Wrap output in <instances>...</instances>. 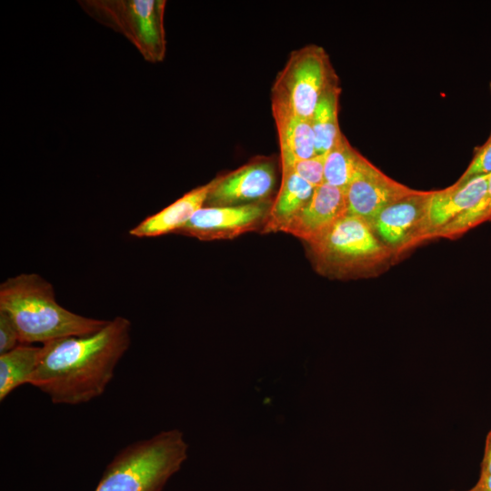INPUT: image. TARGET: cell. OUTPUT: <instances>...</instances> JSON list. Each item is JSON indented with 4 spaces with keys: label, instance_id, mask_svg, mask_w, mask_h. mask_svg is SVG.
Listing matches in <instances>:
<instances>
[{
    "label": "cell",
    "instance_id": "cell-13",
    "mask_svg": "<svg viewBox=\"0 0 491 491\" xmlns=\"http://www.w3.org/2000/svg\"><path fill=\"white\" fill-rule=\"evenodd\" d=\"M216 182V178L185 193L182 197L152 215L129 231L135 237H153L175 233L203 207Z\"/></svg>",
    "mask_w": 491,
    "mask_h": 491
},
{
    "label": "cell",
    "instance_id": "cell-5",
    "mask_svg": "<svg viewBox=\"0 0 491 491\" xmlns=\"http://www.w3.org/2000/svg\"><path fill=\"white\" fill-rule=\"evenodd\" d=\"M83 10L124 35L149 63L165 57V0H83Z\"/></svg>",
    "mask_w": 491,
    "mask_h": 491
},
{
    "label": "cell",
    "instance_id": "cell-1",
    "mask_svg": "<svg viewBox=\"0 0 491 491\" xmlns=\"http://www.w3.org/2000/svg\"><path fill=\"white\" fill-rule=\"evenodd\" d=\"M131 342V322L116 316L100 330L43 344L30 385L54 404L79 405L101 396Z\"/></svg>",
    "mask_w": 491,
    "mask_h": 491
},
{
    "label": "cell",
    "instance_id": "cell-23",
    "mask_svg": "<svg viewBox=\"0 0 491 491\" xmlns=\"http://www.w3.org/2000/svg\"><path fill=\"white\" fill-rule=\"evenodd\" d=\"M490 92H491V83H490Z\"/></svg>",
    "mask_w": 491,
    "mask_h": 491
},
{
    "label": "cell",
    "instance_id": "cell-4",
    "mask_svg": "<svg viewBox=\"0 0 491 491\" xmlns=\"http://www.w3.org/2000/svg\"><path fill=\"white\" fill-rule=\"evenodd\" d=\"M308 246L317 270L336 276L364 272L384 262L393 253L370 225L348 214Z\"/></svg>",
    "mask_w": 491,
    "mask_h": 491
},
{
    "label": "cell",
    "instance_id": "cell-17",
    "mask_svg": "<svg viewBox=\"0 0 491 491\" xmlns=\"http://www.w3.org/2000/svg\"><path fill=\"white\" fill-rule=\"evenodd\" d=\"M341 87H331L317 104L311 117L316 155H326L343 134L339 127L338 108Z\"/></svg>",
    "mask_w": 491,
    "mask_h": 491
},
{
    "label": "cell",
    "instance_id": "cell-9",
    "mask_svg": "<svg viewBox=\"0 0 491 491\" xmlns=\"http://www.w3.org/2000/svg\"><path fill=\"white\" fill-rule=\"evenodd\" d=\"M433 191L418 190L383 209L372 228L393 252H401L417 244Z\"/></svg>",
    "mask_w": 491,
    "mask_h": 491
},
{
    "label": "cell",
    "instance_id": "cell-20",
    "mask_svg": "<svg viewBox=\"0 0 491 491\" xmlns=\"http://www.w3.org/2000/svg\"><path fill=\"white\" fill-rule=\"evenodd\" d=\"M491 174V135L483 145L477 148L470 165L456 182L464 184L475 177Z\"/></svg>",
    "mask_w": 491,
    "mask_h": 491
},
{
    "label": "cell",
    "instance_id": "cell-8",
    "mask_svg": "<svg viewBox=\"0 0 491 491\" xmlns=\"http://www.w3.org/2000/svg\"><path fill=\"white\" fill-rule=\"evenodd\" d=\"M269 210L266 202L202 207L175 233L205 241L234 238L266 223Z\"/></svg>",
    "mask_w": 491,
    "mask_h": 491
},
{
    "label": "cell",
    "instance_id": "cell-22",
    "mask_svg": "<svg viewBox=\"0 0 491 491\" xmlns=\"http://www.w3.org/2000/svg\"><path fill=\"white\" fill-rule=\"evenodd\" d=\"M481 476H491V430L487 434L484 456L481 464Z\"/></svg>",
    "mask_w": 491,
    "mask_h": 491
},
{
    "label": "cell",
    "instance_id": "cell-10",
    "mask_svg": "<svg viewBox=\"0 0 491 491\" xmlns=\"http://www.w3.org/2000/svg\"><path fill=\"white\" fill-rule=\"evenodd\" d=\"M275 182L276 174L272 163H250L232 173L216 177L206 203L211 206H228L266 202Z\"/></svg>",
    "mask_w": 491,
    "mask_h": 491
},
{
    "label": "cell",
    "instance_id": "cell-15",
    "mask_svg": "<svg viewBox=\"0 0 491 491\" xmlns=\"http://www.w3.org/2000/svg\"><path fill=\"white\" fill-rule=\"evenodd\" d=\"M316 187L290 170L282 171L278 194L270 207L264 232L282 228L310 201Z\"/></svg>",
    "mask_w": 491,
    "mask_h": 491
},
{
    "label": "cell",
    "instance_id": "cell-18",
    "mask_svg": "<svg viewBox=\"0 0 491 491\" xmlns=\"http://www.w3.org/2000/svg\"><path fill=\"white\" fill-rule=\"evenodd\" d=\"M361 156L342 134L326 154L324 183L346 191L356 173Z\"/></svg>",
    "mask_w": 491,
    "mask_h": 491
},
{
    "label": "cell",
    "instance_id": "cell-21",
    "mask_svg": "<svg viewBox=\"0 0 491 491\" xmlns=\"http://www.w3.org/2000/svg\"><path fill=\"white\" fill-rule=\"evenodd\" d=\"M21 345L17 326L11 316L0 309V355Z\"/></svg>",
    "mask_w": 491,
    "mask_h": 491
},
{
    "label": "cell",
    "instance_id": "cell-11",
    "mask_svg": "<svg viewBox=\"0 0 491 491\" xmlns=\"http://www.w3.org/2000/svg\"><path fill=\"white\" fill-rule=\"evenodd\" d=\"M346 215V191L324 183L316 187L307 205L281 231L310 245L320 239Z\"/></svg>",
    "mask_w": 491,
    "mask_h": 491
},
{
    "label": "cell",
    "instance_id": "cell-7",
    "mask_svg": "<svg viewBox=\"0 0 491 491\" xmlns=\"http://www.w3.org/2000/svg\"><path fill=\"white\" fill-rule=\"evenodd\" d=\"M417 191L389 177L362 155L346 191L347 214L362 218L372 227L383 209Z\"/></svg>",
    "mask_w": 491,
    "mask_h": 491
},
{
    "label": "cell",
    "instance_id": "cell-14",
    "mask_svg": "<svg viewBox=\"0 0 491 491\" xmlns=\"http://www.w3.org/2000/svg\"><path fill=\"white\" fill-rule=\"evenodd\" d=\"M272 113L277 130L282 170L298 160L316 155L311 119L276 105H272Z\"/></svg>",
    "mask_w": 491,
    "mask_h": 491
},
{
    "label": "cell",
    "instance_id": "cell-3",
    "mask_svg": "<svg viewBox=\"0 0 491 491\" xmlns=\"http://www.w3.org/2000/svg\"><path fill=\"white\" fill-rule=\"evenodd\" d=\"M178 429L129 444L107 465L95 491H162L187 457Z\"/></svg>",
    "mask_w": 491,
    "mask_h": 491
},
{
    "label": "cell",
    "instance_id": "cell-12",
    "mask_svg": "<svg viewBox=\"0 0 491 491\" xmlns=\"http://www.w3.org/2000/svg\"><path fill=\"white\" fill-rule=\"evenodd\" d=\"M487 178L488 175L477 176L464 184L455 183L433 191L417 244L432 238L438 229L476 205L486 193Z\"/></svg>",
    "mask_w": 491,
    "mask_h": 491
},
{
    "label": "cell",
    "instance_id": "cell-2",
    "mask_svg": "<svg viewBox=\"0 0 491 491\" xmlns=\"http://www.w3.org/2000/svg\"><path fill=\"white\" fill-rule=\"evenodd\" d=\"M0 309L15 321L21 344L85 336L100 330L108 320L77 315L56 301L53 286L34 273L20 274L0 286Z\"/></svg>",
    "mask_w": 491,
    "mask_h": 491
},
{
    "label": "cell",
    "instance_id": "cell-19",
    "mask_svg": "<svg viewBox=\"0 0 491 491\" xmlns=\"http://www.w3.org/2000/svg\"><path fill=\"white\" fill-rule=\"evenodd\" d=\"M325 160L326 155H316L311 158L298 160L289 168L282 171H293L298 176L317 187L324 184Z\"/></svg>",
    "mask_w": 491,
    "mask_h": 491
},
{
    "label": "cell",
    "instance_id": "cell-6",
    "mask_svg": "<svg viewBox=\"0 0 491 491\" xmlns=\"http://www.w3.org/2000/svg\"><path fill=\"white\" fill-rule=\"evenodd\" d=\"M339 85L326 50L308 45L294 50L272 88V105L311 119L323 95Z\"/></svg>",
    "mask_w": 491,
    "mask_h": 491
},
{
    "label": "cell",
    "instance_id": "cell-16",
    "mask_svg": "<svg viewBox=\"0 0 491 491\" xmlns=\"http://www.w3.org/2000/svg\"><path fill=\"white\" fill-rule=\"evenodd\" d=\"M41 355V346L21 344L0 355V400L16 387L30 384Z\"/></svg>",
    "mask_w": 491,
    "mask_h": 491
}]
</instances>
